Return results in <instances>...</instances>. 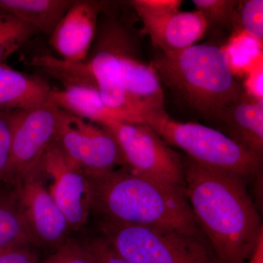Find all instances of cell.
<instances>
[{"mask_svg":"<svg viewBox=\"0 0 263 263\" xmlns=\"http://www.w3.org/2000/svg\"><path fill=\"white\" fill-rule=\"evenodd\" d=\"M247 263H263V233L259 236L253 253Z\"/></svg>","mask_w":263,"mask_h":263,"instance_id":"obj_30","label":"cell"},{"mask_svg":"<svg viewBox=\"0 0 263 263\" xmlns=\"http://www.w3.org/2000/svg\"><path fill=\"white\" fill-rule=\"evenodd\" d=\"M41 172L51 177L49 193L70 230L80 229L87 221L91 209L89 181L84 171L67 160L54 141L43 157Z\"/></svg>","mask_w":263,"mask_h":263,"instance_id":"obj_9","label":"cell"},{"mask_svg":"<svg viewBox=\"0 0 263 263\" xmlns=\"http://www.w3.org/2000/svg\"><path fill=\"white\" fill-rule=\"evenodd\" d=\"M150 65L161 84L180 103L216 125L243 93L222 46L203 43L179 51L162 52Z\"/></svg>","mask_w":263,"mask_h":263,"instance_id":"obj_3","label":"cell"},{"mask_svg":"<svg viewBox=\"0 0 263 263\" xmlns=\"http://www.w3.org/2000/svg\"><path fill=\"white\" fill-rule=\"evenodd\" d=\"M41 174L16 183L15 191L38 243L58 247L70 230L63 213L43 186Z\"/></svg>","mask_w":263,"mask_h":263,"instance_id":"obj_11","label":"cell"},{"mask_svg":"<svg viewBox=\"0 0 263 263\" xmlns=\"http://www.w3.org/2000/svg\"><path fill=\"white\" fill-rule=\"evenodd\" d=\"M43 263H94L86 246L66 241Z\"/></svg>","mask_w":263,"mask_h":263,"instance_id":"obj_25","label":"cell"},{"mask_svg":"<svg viewBox=\"0 0 263 263\" xmlns=\"http://www.w3.org/2000/svg\"><path fill=\"white\" fill-rule=\"evenodd\" d=\"M0 263H39V255L30 246H22L0 252Z\"/></svg>","mask_w":263,"mask_h":263,"instance_id":"obj_28","label":"cell"},{"mask_svg":"<svg viewBox=\"0 0 263 263\" xmlns=\"http://www.w3.org/2000/svg\"><path fill=\"white\" fill-rule=\"evenodd\" d=\"M169 146L177 147L198 163L245 178L260 175L262 158L240 146L214 128L195 122H181L169 117L164 108L142 117Z\"/></svg>","mask_w":263,"mask_h":263,"instance_id":"obj_4","label":"cell"},{"mask_svg":"<svg viewBox=\"0 0 263 263\" xmlns=\"http://www.w3.org/2000/svg\"><path fill=\"white\" fill-rule=\"evenodd\" d=\"M218 126L232 140L262 158L263 100H254L243 92L227 109Z\"/></svg>","mask_w":263,"mask_h":263,"instance_id":"obj_15","label":"cell"},{"mask_svg":"<svg viewBox=\"0 0 263 263\" xmlns=\"http://www.w3.org/2000/svg\"><path fill=\"white\" fill-rule=\"evenodd\" d=\"M100 126L117 141L125 167L146 177L183 187L182 158L146 123L109 121Z\"/></svg>","mask_w":263,"mask_h":263,"instance_id":"obj_6","label":"cell"},{"mask_svg":"<svg viewBox=\"0 0 263 263\" xmlns=\"http://www.w3.org/2000/svg\"><path fill=\"white\" fill-rule=\"evenodd\" d=\"M103 220V238L129 263H218L203 238L169 228Z\"/></svg>","mask_w":263,"mask_h":263,"instance_id":"obj_5","label":"cell"},{"mask_svg":"<svg viewBox=\"0 0 263 263\" xmlns=\"http://www.w3.org/2000/svg\"><path fill=\"white\" fill-rule=\"evenodd\" d=\"M233 76H246L263 62L262 41L242 30H235L228 43L222 46Z\"/></svg>","mask_w":263,"mask_h":263,"instance_id":"obj_20","label":"cell"},{"mask_svg":"<svg viewBox=\"0 0 263 263\" xmlns=\"http://www.w3.org/2000/svg\"><path fill=\"white\" fill-rule=\"evenodd\" d=\"M85 174L91 209L103 219L169 228L205 239L183 187L135 174L125 167Z\"/></svg>","mask_w":263,"mask_h":263,"instance_id":"obj_2","label":"cell"},{"mask_svg":"<svg viewBox=\"0 0 263 263\" xmlns=\"http://www.w3.org/2000/svg\"><path fill=\"white\" fill-rule=\"evenodd\" d=\"M243 92L254 100H263V62L254 67L245 76Z\"/></svg>","mask_w":263,"mask_h":263,"instance_id":"obj_29","label":"cell"},{"mask_svg":"<svg viewBox=\"0 0 263 263\" xmlns=\"http://www.w3.org/2000/svg\"><path fill=\"white\" fill-rule=\"evenodd\" d=\"M12 111L0 110V184L8 176L11 149Z\"/></svg>","mask_w":263,"mask_h":263,"instance_id":"obj_26","label":"cell"},{"mask_svg":"<svg viewBox=\"0 0 263 263\" xmlns=\"http://www.w3.org/2000/svg\"><path fill=\"white\" fill-rule=\"evenodd\" d=\"M49 98L61 110L99 125L109 121L129 123L104 103L95 85H65L62 89H52Z\"/></svg>","mask_w":263,"mask_h":263,"instance_id":"obj_16","label":"cell"},{"mask_svg":"<svg viewBox=\"0 0 263 263\" xmlns=\"http://www.w3.org/2000/svg\"><path fill=\"white\" fill-rule=\"evenodd\" d=\"M145 32L162 52L179 51L196 44L209 29L197 11H178L155 18L141 19Z\"/></svg>","mask_w":263,"mask_h":263,"instance_id":"obj_14","label":"cell"},{"mask_svg":"<svg viewBox=\"0 0 263 263\" xmlns=\"http://www.w3.org/2000/svg\"><path fill=\"white\" fill-rule=\"evenodd\" d=\"M85 246L94 263H129L116 253L103 238L91 240Z\"/></svg>","mask_w":263,"mask_h":263,"instance_id":"obj_27","label":"cell"},{"mask_svg":"<svg viewBox=\"0 0 263 263\" xmlns=\"http://www.w3.org/2000/svg\"><path fill=\"white\" fill-rule=\"evenodd\" d=\"M103 2L74 1L51 34L52 47L61 60L84 62L96 32L99 15L105 9Z\"/></svg>","mask_w":263,"mask_h":263,"instance_id":"obj_12","label":"cell"},{"mask_svg":"<svg viewBox=\"0 0 263 263\" xmlns=\"http://www.w3.org/2000/svg\"><path fill=\"white\" fill-rule=\"evenodd\" d=\"M36 33L35 29L0 10V63H5Z\"/></svg>","mask_w":263,"mask_h":263,"instance_id":"obj_21","label":"cell"},{"mask_svg":"<svg viewBox=\"0 0 263 263\" xmlns=\"http://www.w3.org/2000/svg\"><path fill=\"white\" fill-rule=\"evenodd\" d=\"M181 0H133L129 2L141 19L155 18L179 11Z\"/></svg>","mask_w":263,"mask_h":263,"instance_id":"obj_24","label":"cell"},{"mask_svg":"<svg viewBox=\"0 0 263 263\" xmlns=\"http://www.w3.org/2000/svg\"><path fill=\"white\" fill-rule=\"evenodd\" d=\"M73 3V0H0V10L37 32L51 35Z\"/></svg>","mask_w":263,"mask_h":263,"instance_id":"obj_18","label":"cell"},{"mask_svg":"<svg viewBox=\"0 0 263 263\" xmlns=\"http://www.w3.org/2000/svg\"><path fill=\"white\" fill-rule=\"evenodd\" d=\"M124 31L118 24L105 29L94 55L87 63L104 103L130 124H141L144 122L132 105L121 75L119 49Z\"/></svg>","mask_w":263,"mask_h":263,"instance_id":"obj_10","label":"cell"},{"mask_svg":"<svg viewBox=\"0 0 263 263\" xmlns=\"http://www.w3.org/2000/svg\"><path fill=\"white\" fill-rule=\"evenodd\" d=\"M59 110L49 98L34 108L12 111L11 149L5 181L17 183L41 174L43 157L56 138Z\"/></svg>","mask_w":263,"mask_h":263,"instance_id":"obj_7","label":"cell"},{"mask_svg":"<svg viewBox=\"0 0 263 263\" xmlns=\"http://www.w3.org/2000/svg\"><path fill=\"white\" fill-rule=\"evenodd\" d=\"M195 10L200 12L209 27L233 24L240 1L236 0H193Z\"/></svg>","mask_w":263,"mask_h":263,"instance_id":"obj_22","label":"cell"},{"mask_svg":"<svg viewBox=\"0 0 263 263\" xmlns=\"http://www.w3.org/2000/svg\"><path fill=\"white\" fill-rule=\"evenodd\" d=\"M238 9L237 18L239 22V27L236 30L240 29L255 39L262 41V0L240 1Z\"/></svg>","mask_w":263,"mask_h":263,"instance_id":"obj_23","label":"cell"},{"mask_svg":"<svg viewBox=\"0 0 263 263\" xmlns=\"http://www.w3.org/2000/svg\"><path fill=\"white\" fill-rule=\"evenodd\" d=\"M132 44L125 30L119 49L121 75L129 101L142 118L151 110L164 108V91L155 69L137 56Z\"/></svg>","mask_w":263,"mask_h":263,"instance_id":"obj_13","label":"cell"},{"mask_svg":"<svg viewBox=\"0 0 263 263\" xmlns=\"http://www.w3.org/2000/svg\"><path fill=\"white\" fill-rule=\"evenodd\" d=\"M183 190L218 263H247L263 233L241 176L182 158Z\"/></svg>","mask_w":263,"mask_h":263,"instance_id":"obj_1","label":"cell"},{"mask_svg":"<svg viewBox=\"0 0 263 263\" xmlns=\"http://www.w3.org/2000/svg\"><path fill=\"white\" fill-rule=\"evenodd\" d=\"M55 141L67 160L84 173L124 166L122 152L110 132L60 108Z\"/></svg>","mask_w":263,"mask_h":263,"instance_id":"obj_8","label":"cell"},{"mask_svg":"<svg viewBox=\"0 0 263 263\" xmlns=\"http://www.w3.org/2000/svg\"><path fill=\"white\" fill-rule=\"evenodd\" d=\"M47 82L0 63V110L16 111L34 108L49 99Z\"/></svg>","mask_w":263,"mask_h":263,"instance_id":"obj_17","label":"cell"},{"mask_svg":"<svg viewBox=\"0 0 263 263\" xmlns=\"http://www.w3.org/2000/svg\"><path fill=\"white\" fill-rule=\"evenodd\" d=\"M38 243L16 193L0 192V252Z\"/></svg>","mask_w":263,"mask_h":263,"instance_id":"obj_19","label":"cell"}]
</instances>
